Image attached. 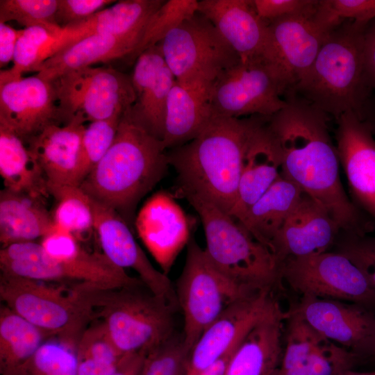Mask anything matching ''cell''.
Segmentation results:
<instances>
[{"instance_id": "f1b7e54d", "label": "cell", "mask_w": 375, "mask_h": 375, "mask_svg": "<svg viewBox=\"0 0 375 375\" xmlns=\"http://www.w3.org/2000/svg\"><path fill=\"white\" fill-rule=\"evenodd\" d=\"M164 0H123L98 12L90 19L61 30L68 47L94 34H144L146 26Z\"/></svg>"}, {"instance_id": "ee69618b", "label": "cell", "mask_w": 375, "mask_h": 375, "mask_svg": "<svg viewBox=\"0 0 375 375\" xmlns=\"http://www.w3.org/2000/svg\"><path fill=\"white\" fill-rule=\"evenodd\" d=\"M336 251L347 256L364 274L375 290V236L345 234Z\"/></svg>"}, {"instance_id": "83f0119b", "label": "cell", "mask_w": 375, "mask_h": 375, "mask_svg": "<svg viewBox=\"0 0 375 375\" xmlns=\"http://www.w3.org/2000/svg\"><path fill=\"white\" fill-rule=\"evenodd\" d=\"M210 86L175 81L167 98L162 142L172 149L194 138L212 115Z\"/></svg>"}, {"instance_id": "5b68a950", "label": "cell", "mask_w": 375, "mask_h": 375, "mask_svg": "<svg viewBox=\"0 0 375 375\" xmlns=\"http://www.w3.org/2000/svg\"><path fill=\"white\" fill-rule=\"evenodd\" d=\"M1 272L42 281H75L101 288L145 285L103 253L82 248L73 234L56 228L40 243L25 242L0 250Z\"/></svg>"}, {"instance_id": "4316f807", "label": "cell", "mask_w": 375, "mask_h": 375, "mask_svg": "<svg viewBox=\"0 0 375 375\" xmlns=\"http://www.w3.org/2000/svg\"><path fill=\"white\" fill-rule=\"evenodd\" d=\"M142 36L140 33L89 35L47 59L36 75L50 82L71 70L130 57L138 48Z\"/></svg>"}, {"instance_id": "7402d4cb", "label": "cell", "mask_w": 375, "mask_h": 375, "mask_svg": "<svg viewBox=\"0 0 375 375\" xmlns=\"http://www.w3.org/2000/svg\"><path fill=\"white\" fill-rule=\"evenodd\" d=\"M340 231L328 212L303 193L274 242L272 251L280 264L288 258L324 253L335 244Z\"/></svg>"}, {"instance_id": "816d5d0a", "label": "cell", "mask_w": 375, "mask_h": 375, "mask_svg": "<svg viewBox=\"0 0 375 375\" xmlns=\"http://www.w3.org/2000/svg\"><path fill=\"white\" fill-rule=\"evenodd\" d=\"M362 120L375 137V92L367 99L361 115Z\"/></svg>"}, {"instance_id": "8d00e7d4", "label": "cell", "mask_w": 375, "mask_h": 375, "mask_svg": "<svg viewBox=\"0 0 375 375\" xmlns=\"http://www.w3.org/2000/svg\"><path fill=\"white\" fill-rule=\"evenodd\" d=\"M121 117L92 122L86 126L77 159L74 177L76 186H80L112 145Z\"/></svg>"}, {"instance_id": "ba28073f", "label": "cell", "mask_w": 375, "mask_h": 375, "mask_svg": "<svg viewBox=\"0 0 375 375\" xmlns=\"http://www.w3.org/2000/svg\"><path fill=\"white\" fill-rule=\"evenodd\" d=\"M0 299L49 338H57L75 349L84 331L96 320L82 283L65 289L1 272Z\"/></svg>"}, {"instance_id": "603a6c76", "label": "cell", "mask_w": 375, "mask_h": 375, "mask_svg": "<svg viewBox=\"0 0 375 375\" xmlns=\"http://www.w3.org/2000/svg\"><path fill=\"white\" fill-rule=\"evenodd\" d=\"M315 8L268 22L276 61L290 79L292 87L310 68L329 33L315 21Z\"/></svg>"}, {"instance_id": "bcb514c9", "label": "cell", "mask_w": 375, "mask_h": 375, "mask_svg": "<svg viewBox=\"0 0 375 375\" xmlns=\"http://www.w3.org/2000/svg\"><path fill=\"white\" fill-rule=\"evenodd\" d=\"M318 0H253L258 17L267 23L285 16L313 10Z\"/></svg>"}, {"instance_id": "d4e9b609", "label": "cell", "mask_w": 375, "mask_h": 375, "mask_svg": "<svg viewBox=\"0 0 375 375\" xmlns=\"http://www.w3.org/2000/svg\"><path fill=\"white\" fill-rule=\"evenodd\" d=\"M286 312L277 302L233 351L224 375H276L283 354Z\"/></svg>"}, {"instance_id": "ab89813d", "label": "cell", "mask_w": 375, "mask_h": 375, "mask_svg": "<svg viewBox=\"0 0 375 375\" xmlns=\"http://www.w3.org/2000/svg\"><path fill=\"white\" fill-rule=\"evenodd\" d=\"M76 349L59 342H44L17 375H77Z\"/></svg>"}, {"instance_id": "5bb4252c", "label": "cell", "mask_w": 375, "mask_h": 375, "mask_svg": "<svg viewBox=\"0 0 375 375\" xmlns=\"http://www.w3.org/2000/svg\"><path fill=\"white\" fill-rule=\"evenodd\" d=\"M320 335L355 354L360 360L375 355V312L357 303L301 297L289 309Z\"/></svg>"}, {"instance_id": "d6a6232c", "label": "cell", "mask_w": 375, "mask_h": 375, "mask_svg": "<svg viewBox=\"0 0 375 375\" xmlns=\"http://www.w3.org/2000/svg\"><path fill=\"white\" fill-rule=\"evenodd\" d=\"M49 339L48 335L5 305L0 308V374L17 375Z\"/></svg>"}, {"instance_id": "6da1fadb", "label": "cell", "mask_w": 375, "mask_h": 375, "mask_svg": "<svg viewBox=\"0 0 375 375\" xmlns=\"http://www.w3.org/2000/svg\"><path fill=\"white\" fill-rule=\"evenodd\" d=\"M284 98L287 105L268 119L281 151V174L320 204L345 234L367 235L374 222L344 190L329 117L290 92Z\"/></svg>"}, {"instance_id": "e575fe53", "label": "cell", "mask_w": 375, "mask_h": 375, "mask_svg": "<svg viewBox=\"0 0 375 375\" xmlns=\"http://www.w3.org/2000/svg\"><path fill=\"white\" fill-rule=\"evenodd\" d=\"M56 204L51 214L55 226L76 235L94 229V214L90 197L80 186L65 185L49 190Z\"/></svg>"}, {"instance_id": "d6986e66", "label": "cell", "mask_w": 375, "mask_h": 375, "mask_svg": "<svg viewBox=\"0 0 375 375\" xmlns=\"http://www.w3.org/2000/svg\"><path fill=\"white\" fill-rule=\"evenodd\" d=\"M335 121V146L353 203L374 222L375 137L352 112Z\"/></svg>"}, {"instance_id": "9c48e42d", "label": "cell", "mask_w": 375, "mask_h": 375, "mask_svg": "<svg viewBox=\"0 0 375 375\" xmlns=\"http://www.w3.org/2000/svg\"><path fill=\"white\" fill-rule=\"evenodd\" d=\"M174 288L184 318L183 342L189 352L202 333L231 304L256 292L224 275L194 239L187 245L184 267Z\"/></svg>"}, {"instance_id": "f6af8a7d", "label": "cell", "mask_w": 375, "mask_h": 375, "mask_svg": "<svg viewBox=\"0 0 375 375\" xmlns=\"http://www.w3.org/2000/svg\"><path fill=\"white\" fill-rule=\"evenodd\" d=\"M115 2L113 0H58L56 22L62 28L74 26Z\"/></svg>"}, {"instance_id": "2e32d148", "label": "cell", "mask_w": 375, "mask_h": 375, "mask_svg": "<svg viewBox=\"0 0 375 375\" xmlns=\"http://www.w3.org/2000/svg\"><path fill=\"white\" fill-rule=\"evenodd\" d=\"M277 302L260 290L231 304L200 335L189 352L188 375H199L236 348L253 325Z\"/></svg>"}, {"instance_id": "c3c4849f", "label": "cell", "mask_w": 375, "mask_h": 375, "mask_svg": "<svg viewBox=\"0 0 375 375\" xmlns=\"http://www.w3.org/2000/svg\"><path fill=\"white\" fill-rule=\"evenodd\" d=\"M22 29H15L6 23H0V66L13 61L16 46Z\"/></svg>"}, {"instance_id": "1f68e13d", "label": "cell", "mask_w": 375, "mask_h": 375, "mask_svg": "<svg viewBox=\"0 0 375 375\" xmlns=\"http://www.w3.org/2000/svg\"><path fill=\"white\" fill-rule=\"evenodd\" d=\"M0 174L5 188L40 198L49 194L42 172L26 143L0 126Z\"/></svg>"}, {"instance_id": "d590c367", "label": "cell", "mask_w": 375, "mask_h": 375, "mask_svg": "<svg viewBox=\"0 0 375 375\" xmlns=\"http://www.w3.org/2000/svg\"><path fill=\"white\" fill-rule=\"evenodd\" d=\"M60 28L51 30L42 26H32L22 29L16 46L12 66L7 69L8 74L14 78H19L25 72H38L42 64L56 53Z\"/></svg>"}, {"instance_id": "f546056e", "label": "cell", "mask_w": 375, "mask_h": 375, "mask_svg": "<svg viewBox=\"0 0 375 375\" xmlns=\"http://www.w3.org/2000/svg\"><path fill=\"white\" fill-rule=\"evenodd\" d=\"M56 226L43 199L4 188L0 193V241L3 247L35 242Z\"/></svg>"}, {"instance_id": "277c9868", "label": "cell", "mask_w": 375, "mask_h": 375, "mask_svg": "<svg viewBox=\"0 0 375 375\" xmlns=\"http://www.w3.org/2000/svg\"><path fill=\"white\" fill-rule=\"evenodd\" d=\"M367 26L345 21L332 29L307 73L288 91L335 119L348 112L361 119L373 92L364 60Z\"/></svg>"}, {"instance_id": "484cf974", "label": "cell", "mask_w": 375, "mask_h": 375, "mask_svg": "<svg viewBox=\"0 0 375 375\" xmlns=\"http://www.w3.org/2000/svg\"><path fill=\"white\" fill-rule=\"evenodd\" d=\"M268 119L254 134L245 156L235 205L231 215L239 222L282 174V159Z\"/></svg>"}, {"instance_id": "74e56055", "label": "cell", "mask_w": 375, "mask_h": 375, "mask_svg": "<svg viewBox=\"0 0 375 375\" xmlns=\"http://www.w3.org/2000/svg\"><path fill=\"white\" fill-rule=\"evenodd\" d=\"M198 11L197 0H167L149 19L142 38L131 58L149 47L158 44L166 35Z\"/></svg>"}, {"instance_id": "7dc6e473", "label": "cell", "mask_w": 375, "mask_h": 375, "mask_svg": "<svg viewBox=\"0 0 375 375\" xmlns=\"http://www.w3.org/2000/svg\"><path fill=\"white\" fill-rule=\"evenodd\" d=\"M363 53L367 81L372 90L375 92V19L365 29Z\"/></svg>"}, {"instance_id": "30bf717a", "label": "cell", "mask_w": 375, "mask_h": 375, "mask_svg": "<svg viewBox=\"0 0 375 375\" xmlns=\"http://www.w3.org/2000/svg\"><path fill=\"white\" fill-rule=\"evenodd\" d=\"M292 82L277 63L267 59L240 61L212 83V114L227 117L272 116L287 105Z\"/></svg>"}, {"instance_id": "44dd1931", "label": "cell", "mask_w": 375, "mask_h": 375, "mask_svg": "<svg viewBox=\"0 0 375 375\" xmlns=\"http://www.w3.org/2000/svg\"><path fill=\"white\" fill-rule=\"evenodd\" d=\"M135 227L162 272L167 274L190 240V224L183 208L170 194L158 192L138 211Z\"/></svg>"}, {"instance_id": "ffe728a7", "label": "cell", "mask_w": 375, "mask_h": 375, "mask_svg": "<svg viewBox=\"0 0 375 375\" xmlns=\"http://www.w3.org/2000/svg\"><path fill=\"white\" fill-rule=\"evenodd\" d=\"M198 11L211 22L242 61L267 59L278 65L268 23L258 17L253 1L201 0Z\"/></svg>"}, {"instance_id": "8fae6325", "label": "cell", "mask_w": 375, "mask_h": 375, "mask_svg": "<svg viewBox=\"0 0 375 375\" xmlns=\"http://www.w3.org/2000/svg\"><path fill=\"white\" fill-rule=\"evenodd\" d=\"M176 81L211 86L217 76L240 61L211 22L197 11L158 44Z\"/></svg>"}, {"instance_id": "3957f363", "label": "cell", "mask_w": 375, "mask_h": 375, "mask_svg": "<svg viewBox=\"0 0 375 375\" xmlns=\"http://www.w3.org/2000/svg\"><path fill=\"white\" fill-rule=\"evenodd\" d=\"M165 150L162 140L128 109L121 117L112 145L80 187L127 222L140 200L165 176L169 165Z\"/></svg>"}, {"instance_id": "9a60e30c", "label": "cell", "mask_w": 375, "mask_h": 375, "mask_svg": "<svg viewBox=\"0 0 375 375\" xmlns=\"http://www.w3.org/2000/svg\"><path fill=\"white\" fill-rule=\"evenodd\" d=\"M62 119L51 82L37 75L14 78L0 72V126L26 144L47 126Z\"/></svg>"}, {"instance_id": "7a4b0ae2", "label": "cell", "mask_w": 375, "mask_h": 375, "mask_svg": "<svg viewBox=\"0 0 375 375\" xmlns=\"http://www.w3.org/2000/svg\"><path fill=\"white\" fill-rule=\"evenodd\" d=\"M269 116L227 117L212 114L190 141L167 152L179 192L197 194L231 215L251 141Z\"/></svg>"}, {"instance_id": "db71d44e", "label": "cell", "mask_w": 375, "mask_h": 375, "mask_svg": "<svg viewBox=\"0 0 375 375\" xmlns=\"http://www.w3.org/2000/svg\"><path fill=\"white\" fill-rule=\"evenodd\" d=\"M338 375H375V370L367 372H354L352 369H347Z\"/></svg>"}, {"instance_id": "4fadbf2b", "label": "cell", "mask_w": 375, "mask_h": 375, "mask_svg": "<svg viewBox=\"0 0 375 375\" xmlns=\"http://www.w3.org/2000/svg\"><path fill=\"white\" fill-rule=\"evenodd\" d=\"M281 278L301 297L357 303L375 312V290L362 272L336 251L288 258L281 264Z\"/></svg>"}, {"instance_id": "60d3db41", "label": "cell", "mask_w": 375, "mask_h": 375, "mask_svg": "<svg viewBox=\"0 0 375 375\" xmlns=\"http://www.w3.org/2000/svg\"><path fill=\"white\" fill-rule=\"evenodd\" d=\"M58 0H1L0 23L15 21L25 28H60L56 22Z\"/></svg>"}, {"instance_id": "4dcf8cb0", "label": "cell", "mask_w": 375, "mask_h": 375, "mask_svg": "<svg viewBox=\"0 0 375 375\" xmlns=\"http://www.w3.org/2000/svg\"><path fill=\"white\" fill-rule=\"evenodd\" d=\"M303 193L296 184L281 174L250 207L240 222L272 251L274 242Z\"/></svg>"}, {"instance_id": "f35d334b", "label": "cell", "mask_w": 375, "mask_h": 375, "mask_svg": "<svg viewBox=\"0 0 375 375\" xmlns=\"http://www.w3.org/2000/svg\"><path fill=\"white\" fill-rule=\"evenodd\" d=\"M313 18L327 33L345 21L367 25L375 19V0H318Z\"/></svg>"}, {"instance_id": "f907efd6", "label": "cell", "mask_w": 375, "mask_h": 375, "mask_svg": "<svg viewBox=\"0 0 375 375\" xmlns=\"http://www.w3.org/2000/svg\"><path fill=\"white\" fill-rule=\"evenodd\" d=\"M77 360V375H111L119 363L111 364L92 359Z\"/></svg>"}, {"instance_id": "7bdbcfd3", "label": "cell", "mask_w": 375, "mask_h": 375, "mask_svg": "<svg viewBox=\"0 0 375 375\" xmlns=\"http://www.w3.org/2000/svg\"><path fill=\"white\" fill-rule=\"evenodd\" d=\"M76 352L78 359H92L111 364H118L124 356L115 346L100 320L86 328Z\"/></svg>"}, {"instance_id": "f5cc1de1", "label": "cell", "mask_w": 375, "mask_h": 375, "mask_svg": "<svg viewBox=\"0 0 375 375\" xmlns=\"http://www.w3.org/2000/svg\"><path fill=\"white\" fill-rule=\"evenodd\" d=\"M235 349L228 352L224 357L203 371L199 375H224L228 362Z\"/></svg>"}, {"instance_id": "11a10c76", "label": "cell", "mask_w": 375, "mask_h": 375, "mask_svg": "<svg viewBox=\"0 0 375 375\" xmlns=\"http://www.w3.org/2000/svg\"><path fill=\"white\" fill-rule=\"evenodd\" d=\"M372 360H374V361H375V355H374V358H372Z\"/></svg>"}, {"instance_id": "b9f144b4", "label": "cell", "mask_w": 375, "mask_h": 375, "mask_svg": "<svg viewBox=\"0 0 375 375\" xmlns=\"http://www.w3.org/2000/svg\"><path fill=\"white\" fill-rule=\"evenodd\" d=\"M183 334L175 333L147 354L141 375H188V358Z\"/></svg>"}, {"instance_id": "ac0fdd59", "label": "cell", "mask_w": 375, "mask_h": 375, "mask_svg": "<svg viewBox=\"0 0 375 375\" xmlns=\"http://www.w3.org/2000/svg\"><path fill=\"white\" fill-rule=\"evenodd\" d=\"M285 324V347L276 375H338L360 360L294 312L286 311Z\"/></svg>"}, {"instance_id": "836d02e7", "label": "cell", "mask_w": 375, "mask_h": 375, "mask_svg": "<svg viewBox=\"0 0 375 375\" xmlns=\"http://www.w3.org/2000/svg\"><path fill=\"white\" fill-rule=\"evenodd\" d=\"M175 81L166 64L158 73L132 81L136 99L128 110L135 119L161 140L167 98Z\"/></svg>"}, {"instance_id": "8992f818", "label": "cell", "mask_w": 375, "mask_h": 375, "mask_svg": "<svg viewBox=\"0 0 375 375\" xmlns=\"http://www.w3.org/2000/svg\"><path fill=\"white\" fill-rule=\"evenodd\" d=\"M182 194L201 218L208 258L224 275L250 292H274L281 286V264L267 246L211 202L195 194Z\"/></svg>"}, {"instance_id": "52a82bcc", "label": "cell", "mask_w": 375, "mask_h": 375, "mask_svg": "<svg viewBox=\"0 0 375 375\" xmlns=\"http://www.w3.org/2000/svg\"><path fill=\"white\" fill-rule=\"evenodd\" d=\"M85 288L96 319L123 355L147 354L176 333V310L145 285L109 289L85 283Z\"/></svg>"}, {"instance_id": "e0dca14e", "label": "cell", "mask_w": 375, "mask_h": 375, "mask_svg": "<svg viewBox=\"0 0 375 375\" xmlns=\"http://www.w3.org/2000/svg\"><path fill=\"white\" fill-rule=\"evenodd\" d=\"M103 253L116 266L131 269L154 294L179 309L175 288L167 274L158 270L136 242L127 222L113 208L90 197Z\"/></svg>"}, {"instance_id": "cb8c5ba5", "label": "cell", "mask_w": 375, "mask_h": 375, "mask_svg": "<svg viewBox=\"0 0 375 375\" xmlns=\"http://www.w3.org/2000/svg\"><path fill=\"white\" fill-rule=\"evenodd\" d=\"M85 123L76 116L63 126L49 125L26 144L42 172L48 192L55 188L76 185L75 172Z\"/></svg>"}, {"instance_id": "7c38bea8", "label": "cell", "mask_w": 375, "mask_h": 375, "mask_svg": "<svg viewBox=\"0 0 375 375\" xmlns=\"http://www.w3.org/2000/svg\"><path fill=\"white\" fill-rule=\"evenodd\" d=\"M62 119L86 122L121 117L135 101L131 77L110 67L69 71L52 81Z\"/></svg>"}, {"instance_id": "681fc988", "label": "cell", "mask_w": 375, "mask_h": 375, "mask_svg": "<svg viewBox=\"0 0 375 375\" xmlns=\"http://www.w3.org/2000/svg\"><path fill=\"white\" fill-rule=\"evenodd\" d=\"M146 356L143 351L124 354L111 375H141Z\"/></svg>"}]
</instances>
